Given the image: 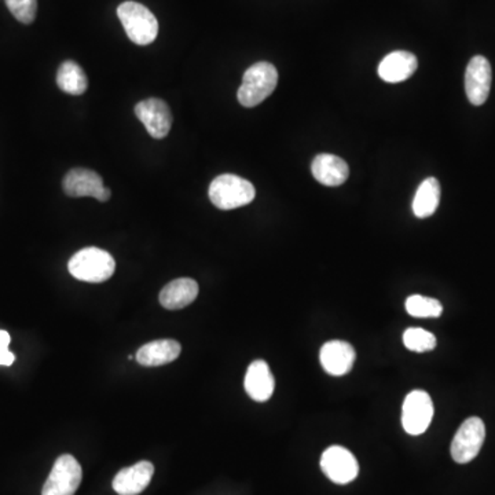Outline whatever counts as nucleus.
Returning <instances> with one entry per match:
<instances>
[{
	"label": "nucleus",
	"instance_id": "6ab92c4d",
	"mask_svg": "<svg viewBox=\"0 0 495 495\" xmlns=\"http://www.w3.org/2000/svg\"><path fill=\"white\" fill-rule=\"evenodd\" d=\"M440 203V183L437 178H428L420 185L413 200V213L417 218L425 219L437 213Z\"/></svg>",
	"mask_w": 495,
	"mask_h": 495
},
{
	"label": "nucleus",
	"instance_id": "b1692460",
	"mask_svg": "<svg viewBox=\"0 0 495 495\" xmlns=\"http://www.w3.org/2000/svg\"><path fill=\"white\" fill-rule=\"evenodd\" d=\"M14 360H16V357H14L12 352H10L9 348H2V350H0V365H4V367H12Z\"/></svg>",
	"mask_w": 495,
	"mask_h": 495
},
{
	"label": "nucleus",
	"instance_id": "2eb2a0df",
	"mask_svg": "<svg viewBox=\"0 0 495 495\" xmlns=\"http://www.w3.org/2000/svg\"><path fill=\"white\" fill-rule=\"evenodd\" d=\"M311 173L323 186L336 188L344 183L350 175L348 164L335 154H318L311 164Z\"/></svg>",
	"mask_w": 495,
	"mask_h": 495
},
{
	"label": "nucleus",
	"instance_id": "a211bd4d",
	"mask_svg": "<svg viewBox=\"0 0 495 495\" xmlns=\"http://www.w3.org/2000/svg\"><path fill=\"white\" fill-rule=\"evenodd\" d=\"M198 283L191 278H178L166 283L160 292V305L166 310H182L197 298Z\"/></svg>",
	"mask_w": 495,
	"mask_h": 495
},
{
	"label": "nucleus",
	"instance_id": "7ed1b4c3",
	"mask_svg": "<svg viewBox=\"0 0 495 495\" xmlns=\"http://www.w3.org/2000/svg\"><path fill=\"white\" fill-rule=\"evenodd\" d=\"M208 196L216 208L230 211L252 203L256 190L250 181L233 174H223L213 179Z\"/></svg>",
	"mask_w": 495,
	"mask_h": 495
},
{
	"label": "nucleus",
	"instance_id": "1a4fd4ad",
	"mask_svg": "<svg viewBox=\"0 0 495 495\" xmlns=\"http://www.w3.org/2000/svg\"><path fill=\"white\" fill-rule=\"evenodd\" d=\"M321 469L336 484H347L360 474L355 455L342 446H330L321 457Z\"/></svg>",
	"mask_w": 495,
	"mask_h": 495
},
{
	"label": "nucleus",
	"instance_id": "ddd939ff",
	"mask_svg": "<svg viewBox=\"0 0 495 495\" xmlns=\"http://www.w3.org/2000/svg\"><path fill=\"white\" fill-rule=\"evenodd\" d=\"M154 475L151 462L139 461L133 467L124 468L113 479V490L119 495H138L145 491Z\"/></svg>",
	"mask_w": 495,
	"mask_h": 495
},
{
	"label": "nucleus",
	"instance_id": "9d476101",
	"mask_svg": "<svg viewBox=\"0 0 495 495\" xmlns=\"http://www.w3.org/2000/svg\"><path fill=\"white\" fill-rule=\"evenodd\" d=\"M135 114L154 139L168 135L173 127V113L168 104L160 98H149L136 104Z\"/></svg>",
	"mask_w": 495,
	"mask_h": 495
},
{
	"label": "nucleus",
	"instance_id": "f8f14e48",
	"mask_svg": "<svg viewBox=\"0 0 495 495\" xmlns=\"http://www.w3.org/2000/svg\"><path fill=\"white\" fill-rule=\"evenodd\" d=\"M355 358L354 347L343 340H332L321 348L320 360L323 370L336 377L347 375L354 367Z\"/></svg>",
	"mask_w": 495,
	"mask_h": 495
},
{
	"label": "nucleus",
	"instance_id": "5701e85b",
	"mask_svg": "<svg viewBox=\"0 0 495 495\" xmlns=\"http://www.w3.org/2000/svg\"><path fill=\"white\" fill-rule=\"evenodd\" d=\"M7 9L17 21L32 24L36 19L37 0H4Z\"/></svg>",
	"mask_w": 495,
	"mask_h": 495
},
{
	"label": "nucleus",
	"instance_id": "412c9836",
	"mask_svg": "<svg viewBox=\"0 0 495 495\" xmlns=\"http://www.w3.org/2000/svg\"><path fill=\"white\" fill-rule=\"evenodd\" d=\"M407 314L414 318H439L443 314V306L437 298L427 296L412 295L407 298Z\"/></svg>",
	"mask_w": 495,
	"mask_h": 495
},
{
	"label": "nucleus",
	"instance_id": "f03ea898",
	"mask_svg": "<svg viewBox=\"0 0 495 495\" xmlns=\"http://www.w3.org/2000/svg\"><path fill=\"white\" fill-rule=\"evenodd\" d=\"M72 277L83 282L101 283L108 281L116 270L113 256L99 248H84L72 256L68 263Z\"/></svg>",
	"mask_w": 495,
	"mask_h": 495
},
{
	"label": "nucleus",
	"instance_id": "f257e3e1",
	"mask_svg": "<svg viewBox=\"0 0 495 495\" xmlns=\"http://www.w3.org/2000/svg\"><path fill=\"white\" fill-rule=\"evenodd\" d=\"M278 72L270 62H258L244 73L243 84L238 89V102L245 108H255L275 93Z\"/></svg>",
	"mask_w": 495,
	"mask_h": 495
},
{
	"label": "nucleus",
	"instance_id": "dca6fc26",
	"mask_svg": "<svg viewBox=\"0 0 495 495\" xmlns=\"http://www.w3.org/2000/svg\"><path fill=\"white\" fill-rule=\"evenodd\" d=\"M419 68L417 57L409 51L388 54L379 65V76L387 83H400L412 77Z\"/></svg>",
	"mask_w": 495,
	"mask_h": 495
},
{
	"label": "nucleus",
	"instance_id": "393cba45",
	"mask_svg": "<svg viewBox=\"0 0 495 495\" xmlns=\"http://www.w3.org/2000/svg\"><path fill=\"white\" fill-rule=\"evenodd\" d=\"M10 342H12V337L9 333L6 330H0V350L9 348Z\"/></svg>",
	"mask_w": 495,
	"mask_h": 495
},
{
	"label": "nucleus",
	"instance_id": "4be33fe9",
	"mask_svg": "<svg viewBox=\"0 0 495 495\" xmlns=\"http://www.w3.org/2000/svg\"><path fill=\"white\" fill-rule=\"evenodd\" d=\"M403 344L413 352H428L435 350L437 342L434 333L422 328H410L403 333Z\"/></svg>",
	"mask_w": 495,
	"mask_h": 495
},
{
	"label": "nucleus",
	"instance_id": "9b49d317",
	"mask_svg": "<svg viewBox=\"0 0 495 495\" xmlns=\"http://www.w3.org/2000/svg\"><path fill=\"white\" fill-rule=\"evenodd\" d=\"M491 65L483 56H476L469 61L465 72V91L472 105H483L491 89Z\"/></svg>",
	"mask_w": 495,
	"mask_h": 495
},
{
	"label": "nucleus",
	"instance_id": "4468645a",
	"mask_svg": "<svg viewBox=\"0 0 495 495\" xmlns=\"http://www.w3.org/2000/svg\"><path fill=\"white\" fill-rule=\"evenodd\" d=\"M246 394L255 402H267L275 394V380L268 363L263 360H253L246 370Z\"/></svg>",
	"mask_w": 495,
	"mask_h": 495
},
{
	"label": "nucleus",
	"instance_id": "0eeeda50",
	"mask_svg": "<svg viewBox=\"0 0 495 495\" xmlns=\"http://www.w3.org/2000/svg\"><path fill=\"white\" fill-rule=\"evenodd\" d=\"M434 419V402L428 392L412 391L403 402V429L413 437L424 434Z\"/></svg>",
	"mask_w": 495,
	"mask_h": 495
},
{
	"label": "nucleus",
	"instance_id": "423d86ee",
	"mask_svg": "<svg viewBox=\"0 0 495 495\" xmlns=\"http://www.w3.org/2000/svg\"><path fill=\"white\" fill-rule=\"evenodd\" d=\"M83 471L73 455L64 454L54 462L42 495H74L81 486Z\"/></svg>",
	"mask_w": 495,
	"mask_h": 495
},
{
	"label": "nucleus",
	"instance_id": "39448f33",
	"mask_svg": "<svg viewBox=\"0 0 495 495\" xmlns=\"http://www.w3.org/2000/svg\"><path fill=\"white\" fill-rule=\"evenodd\" d=\"M486 439V427L479 417H469L462 422L450 447L457 464H468L476 459Z\"/></svg>",
	"mask_w": 495,
	"mask_h": 495
},
{
	"label": "nucleus",
	"instance_id": "aec40b11",
	"mask_svg": "<svg viewBox=\"0 0 495 495\" xmlns=\"http://www.w3.org/2000/svg\"><path fill=\"white\" fill-rule=\"evenodd\" d=\"M57 86L64 93L71 96H81L89 87V79L81 65L74 61H65L59 65L57 72Z\"/></svg>",
	"mask_w": 495,
	"mask_h": 495
},
{
	"label": "nucleus",
	"instance_id": "20e7f679",
	"mask_svg": "<svg viewBox=\"0 0 495 495\" xmlns=\"http://www.w3.org/2000/svg\"><path fill=\"white\" fill-rule=\"evenodd\" d=\"M117 16L123 24L127 36L138 46H148L159 34L158 19L153 12L136 2H124L117 7Z\"/></svg>",
	"mask_w": 495,
	"mask_h": 495
},
{
	"label": "nucleus",
	"instance_id": "6e6552de",
	"mask_svg": "<svg viewBox=\"0 0 495 495\" xmlns=\"http://www.w3.org/2000/svg\"><path fill=\"white\" fill-rule=\"evenodd\" d=\"M62 189L69 197H94L101 203L111 198V190L104 186L102 176L87 168H73L64 176Z\"/></svg>",
	"mask_w": 495,
	"mask_h": 495
},
{
	"label": "nucleus",
	"instance_id": "f3484780",
	"mask_svg": "<svg viewBox=\"0 0 495 495\" xmlns=\"http://www.w3.org/2000/svg\"><path fill=\"white\" fill-rule=\"evenodd\" d=\"M181 351L182 345L176 340H154L139 348L135 360L142 367H164L174 362Z\"/></svg>",
	"mask_w": 495,
	"mask_h": 495
}]
</instances>
